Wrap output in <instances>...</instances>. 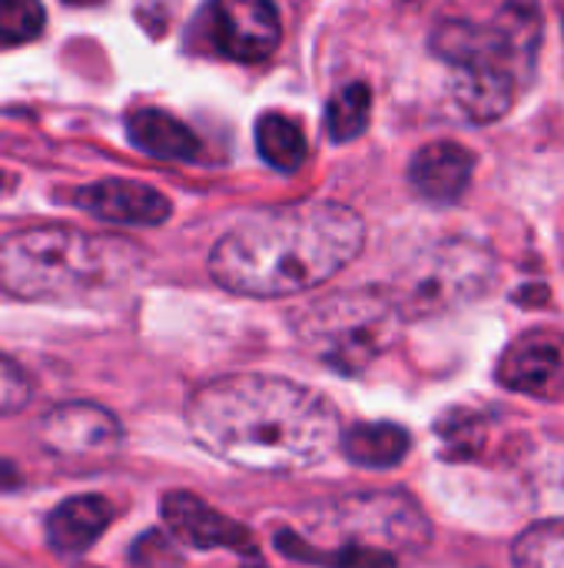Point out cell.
Returning a JSON list of instances; mask_svg holds the SVG:
<instances>
[{"label": "cell", "instance_id": "3957f363", "mask_svg": "<svg viewBox=\"0 0 564 568\" xmlns=\"http://www.w3.org/2000/svg\"><path fill=\"white\" fill-rule=\"evenodd\" d=\"M136 263L130 243L70 226H30L0 240V290L27 303H73L123 283Z\"/></svg>", "mask_w": 564, "mask_h": 568}, {"label": "cell", "instance_id": "30bf717a", "mask_svg": "<svg viewBox=\"0 0 564 568\" xmlns=\"http://www.w3.org/2000/svg\"><path fill=\"white\" fill-rule=\"evenodd\" d=\"M73 203L96 220L123 226H160L170 220V200L136 180H100L73 193Z\"/></svg>", "mask_w": 564, "mask_h": 568}, {"label": "cell", "instance_id": "4fadbf2b", "mask_svg": "<svg viewBox=\"0 0 564 568\" xmlns=\"http://www.w3.org/2000/svg\"><path fill=\"white\" fill-rule=\"evenodd\" d=\"M455 100L479 123L499 120L512 106V63L479 60V63L459 67Z\"/></svg>", "mask_w": 564, "mask_h": 568}, {"label": "cell", "instance_id": "6da1fadb", "mask_svg": "<svg viewBox=\"0 0 564 568\" xmlns=\"http://www.w3.org/2000/svg\"><path fill=\"white\" fill-rule=\"evenodd\" d=\"M193 439L216 459L249 473H299L322 463L339 443L332 403L279 376H223L186 406Z\"/></svg>", "mask_w": 564, "mask_h": 568}, {"label": "cell", "instance_id": "44dd1931", "mask_svg": "<svg viewBox=\"0 0 564 568\" xmlns=\"http://www.w3.org/2000/svg\"><path fill=\"white\" fill-rule=\"evenodd\" d=\"M66 3H76V7H90V3H100V0H66Z\"/></svg>", "mask_w": 564, "mask_h": 568}, {"label": "cell", "instance_id": "2e32d148", "mask_svg": "<svg viewBox=\"0 0 564 568\" xmlns=\"http://www.w3.org/2000/svg\"><path fill=\"white\" fill-rule=\"evenodd\" d=\"M256 150L279 173L302 170V163L309 156L306 133L286 113H263L259 116V123H256Z\"/></svg>", "mask_w": 564, "mask_h": 568}, {"label": "cell", "instance_id": "ba28073f", "mask_svg": "<svg viewBox=\"0 0 564 568\" xmlns=\"http://www.w3.org/2000/svg\"><path fill=\"white\" fill-rule=\"evenodd\" d=\"M43 446L63 459H110L120 443V423L93 403H63L40 426Z\"/></svg>", "mask_w": 564, "mask_h": 568}, {"label": "cell", "instance_id": "9c48e42d", "mask_svg": "<svg viewBox=\"0 0 564 568\" xmlns=\"http://www.w3.org/2000/svg\"><path fill=\"white\" fill-rule=\"evenodd\" d=\"M166 529L193 549L253 552V532L189 493H166L160 503Z\"/></svg>", "mask_w": 564, "mask_h": 568}, {"label": "cell", "instance_id": "8fae6325", "mask_svg": "<svg viewBox=\"0 0 564 568\" xmlns=\"http://www.w3.org/2000/svg\"><path fill=\"white\" fill-rule=\"evenodd\" d=\"M472 173H475V153L449 140L422 146L409 163L412 190L435 206H449L462 200V193L472 183Z\"/></svg>", "mask_w": 564, "mask_h": 568}, {"label": "cell", "instance_id": "277c9868", "mask_svg": "<svg viewBox=\"0 0 564 568\" xmlns=\"http://www.w3.org/2000/svg\"><path fill=\"white\" fill-rule=\"evenodd\" d=\"M402 313L386 290H356L336 293L306 313H299L296 336L319 363L339 373H362L376 363L396 339Z\"/></svg>", "mask_w": 564, "mask_h": 568}, {"label": "cell", "instance_id": "5bb4252c", "mask_svg": "<svg viewBox=\"0 0 564 568\" xmlns=\"http://www.w3.org/2000/svg\"><path fill=\"white\" fill-rule=\"evenodd\" d=\"M126 133L136 150L156 160H196L203 153L199 136L166 110H153V106L133 110L126 116Z\"/></svg>", "mask_w": 564, "mask_h": 568}, {"label": "cell", "instance_id": "ffe728a7", "mask_svg": "<svg viewBox=\"0 0 564 568\" xmlns=\"http://www.w3.org/2000/svg\"><path fill=\"white\" fill-rule=\"evenodd\" d=\"M33 386H30V376L7 356H0V416H10L17 409L27 406Z\"/></svg>", "mask_w": 564, "mask_h": 568}, {"label": "cell", "instance_id": "ac0fdd59", "mask_svg": "<svg viewBox=\"0 0 564 568\" xmlns=\"http://www.w3.org/2000/svg\"><path fill=\"white\" fill-rule=\"evenodd\" d=\"M512 556H515V568H564V519L525 529Z\"/></svg>", "mask_w": 564, "mask_h": 568}, {"label": "cell", "instance_id": "7a4b0ae2", "mask_svg": "<svg viewBox=\"0 0 564 568\" xmlns=\"http://www.w3.org/2000/svg\"><path fill=\"white\" fill-rule=\"evenodd\" d=\"M366 223L342 203H289L243 216L209 253L213 280L239 296H296L346 270Z\"/></svg>", "mask_w": 564, "mask_h": 568}, {"label": "cell", "instance_id": "5b68a950", "mask_svg": "<svg viewBox=\"0 0 564 568\" xmlns=\"http://www.w3.org/2000/svg\"><path fill=\"white\" fill-rule=\"evenodd\" d=\"M492 283V260L469 243H442L416 260L396 283L392 300L402 320H422L462 306Z\"/></svg>", "mask_w": 564, "mask_h": 568}, {"label": "cell", "instance_id": "7c38bea8", "mask_svg": "<svg viewBox=\"0 0 564 568\" xmlns=\"http://www.w3.org/2000/svg\"><path fill=\"white\" fill-rule=\"evenodd\" d=\"M113 523V506L103 496H76L60 503L47 519V542L60 556L86 552Z\"/></svg>", "mask_w": 564, "mask_h": 568}, {"label": "cell", "instance_id": "9a60e30c", "mask_svg": "<svg viewBox=\"0 0 564 568\" xmlns=\"http://www.w3.org/2000/svg\"><path fill=\"white\" fill-rule=\"evenodd\" d=\"M339 446L349 456V463L362 469H392L409 456L412 439L396 423H359L349 433H342Z\"/></svg>", "mask_w": 564, "mask_h": 568}, {"label": "cell", "instance_id": "d6986e66", "mask_svg": "<svg viewBox=\"0 0 564 568\" xmlns=\"http://www.w3.org/2000/svg\"><path fill=\"white\" fill-rule=\"evenodd\" d=\"M47 13L40 0H0V47L30 43L43 33Z\"/></svg>", "mask_w": 564, "mask_h": 568}, {"label": "cell", "instance_id": "7402d4cb", "mask_svg": "<svg viewBox=\"0 0 564 568\" xmlns=\"http://www.w3.org/2000/svg\"><path fill=\"white\" fill-rule=\"evenodd\" d=\"M0 190H3V173H0Z\"/></svg>", "mask_w": 564, "mask_h": 568}, {"label": "cell", "instance_id": "8992f818", "mask_svg": "<svg viewBox=\"0 0 564 568\" xmlns=\"http://www.w3.org/2000/svg\"><path fill=\"white\" fill-rule=\"evenodd\" d=\"M209 30L216 50L243 63L273 57L283 40V23L273 0H213Z\"/></svg>", "mask_w": 564, "mask_h": 568}, {"label": "cell", "instance_id": "e0dca14e", "mask_svg": "<svg viewBox=\"0 0 564 568\" xmlns=\"http://www.w3.org/2000/svg\"><path fill=\"white\" fill-rule=\"evenodd\" d=\"M372 116V93L366 83H349L342 90L332 93L329 106H326V130L336 143L356 140L366 133Z\"/></svg>", "mask_w": 564, "mask_h": 568}, {"label": "cell", "instance_id": "52a82bcc", "mask_svg": "<svg viewBox=\"0 0 564 568\" xmlns=\"http://www.w3.org/2000/svg\"><path fill=\"white\" fill-rule=\"evenodd\" d=\"M499 383L535 399L564 396V336L555 329H532L519 336L499 359Z\"/></svg>", "mask_w": 564, "mask_h": 568}]
</instances>
